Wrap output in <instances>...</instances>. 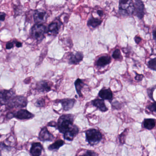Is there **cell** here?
Wrapping results in <instances>:
<instances>
[{"instance_id":"19","label":"cell","mask_w":156,"mask_h":156,"mask_svg":"<svg viewBox=\"0 0 156 156\" xmlns=\"http://www.w3.org/2000/svg\"><path fill=\"white\" fill-rule=\"evenodd\" d=\"M37 89L41 92H48L51 91V87L49 83L46 81H41L38 83Z\"/></svg>"},{"instance_id":"17","label":"cell","mask_w":156,"mask_h":156,"mask_svg":"<svg viewBox=\"0 0 156 156\" xmlns=\"http://www.w3.org/2000/svg\"><path fill=\"white\" fill-rule=\"evenodd\" d=\"M43 150V147L39 142L34 143L30 149L31 154L33 156H40Z\"/></svg>"},{"instance_id":"35","label":"cell","mask_w":156,"mask_h":156,"mask_svg":"<svg viewBox=\"0 0 156 156\" xmlns=\"http://www.w3.org/2000/svg\"><path fill=\"white\" fill-rule=\"evenodd\" d=\"M16 46L18 48H20V47H21L22 46V44L20 42H17L16 43Z\"/></svg>"},{"instance_id":"23","label":"cell","mask_w":156,"mask_h":156,"mask_svg":"<svg viewBox=\"0 0 156 156\" xmlns=\"http://www.w3.org/2000/svg\"><path fill=\"white\" fill-rule=\"evenodd\" d=\"M65 142L62 140H59L55 141L52 144H51L48 147L49 150L56 151L59 150L61 147H62L64 145Z\"/></svg>"},{"instance_id":"28","label":"cell","mask_w":156,"mask_h":156,"mask_svg":"<svg viewBox=\"0 0 156 156\" xmlns=\"http://www.w3.org/2000/svg\"><path fill=\"white\" fill-rule=\"evenodd\" d=\"M155 89V87H151V88H148L147 89V94L148 95L149 97L153 100L154 102H155V100H154L153 98V92H154V90Z\"/></svg>"},{"instance_id":"9","label":"cell","mask_w":156,"mask_h":156,"mask_svg":"<svg viewBox=\"0 0 156 156\" xmlns=\"http://www.w3.org/2000/svg\"><path fill=\"white\" fill-rule=\"evenodd\" d=\"M39 138L42 141H52L54 140L55 137L48 131L47 128L44 127L41 129L39 134Z\"/></svg>"},{"instance_id":"6","label":"cell","mask_w":156,"mask_h":156,"mask_svg":"<svg viewBox=\"0 0 156 156\" xmlns=\"http://www.w3.org/2000/svg\"><path fill=\"white\" fill-rule=\"evenodd\" d=\"M34 115L30 113L26 109H20L15 113H9L8 114L9 119L16 118L19 119H28L32 118Z\"/></svg>"},{"instance_id":"21","label":"cell","mask_w":156,"mask_h":156,"mask_svg":"<svg viewBox=\"0 0 156 156\" xmlns=\"http://www.w3.org/2000/svg\"><path fill=\"white\" fill-rule=\"evenodd\" d=\"M75 86L76 90V93L78 94V95L80 97H83L81 90L82 88L84 87L85 84L83 81L81 79L78 78L77 80L75 82Z\"/></svg>"},{"instance_id":"5","label":"cell","mask_w":156,"mask_h":156,"mask_svg":"<svg viewBox=\"0 0 156 156\" xmlns=\"http://www.w3.org/2000/svg\"><path fill=\"white\" fill-rule=\"evenodd\" d=\"M27 100L26 98L23 96H16L12 98L9 102L7 104L8 106L11 108H22L27 106Z\"/></svg>"},{"instance_id":"25","label":"cell","mask_w":156,"mask_h":156,"mask_svg":"<svg viewBox=\"0 0 156 156\" xmlns=\"http://www.w3.org/2000/svg\"><path fill=\"white\" fill-rule=\"evenodd\" d=\"M156 58H154L153 59H151L147 63V66L149 68L153 70L156 71Z\"/></svg>"},{"instance_id":"32","label":"cell","mask_w":156,"mask_h":156,"mask_svg":"<svg viewBox=\"0 0 156 156\" xmlns=\"http://www.w3.org/2000/svg\"><path fill=\"white\" fill-rule=\"evenodd\" d=\"M6 16V13L3 12H0V21H4Z\"/></svg>"},{"instance_id":"37","label":"cell","mask_w":156,"mask_h":156,"mask_svg":"<svg viewBox=\"0 0 156 156\" xmlns=\"http://www.w3.org/2000/svg\"><path fill=\"white\" fill-rule=\"evenodd\" d=\"M97 13L98 15H99L100 17H102L103 16V14H104V13H103V12L101 10H98L97 11Z\"/></svg>"},{"instance_id":"22","label":"cell","mask_w":156,"mask_h":156,"mask_svg":"<svg viewBox=\"0 0 156 156\" xmlns=\"http://www.w3.org/2000/svg\"><path fill=\"white\" fill-rule=\"evenodd\" d=\"M102 21L98 18H94L91 17L88 20L87 23V26L92 27V28H95L98 27L102 23Z\"/></svg>"},{"instance_id":"16","label":"cell","mask_w":156,"mask_h":156,"mask_svg":"<svg viewBox=\"0 0 156 156\" xmlns=\"http://www.w3.org/2000/svg\"><path fill=\"white\" fill-rule=\"evenodd\" d=\"M111 59L108 55H104L99 57L96 62V65L98 67H104L110 64Z\"/></svg>"},{"instance_id":"31","label":"cell","mask_w":156,"mask_h":156,"mask_svg":"<svg viewBox=\"0 0 156 156\" xmlns=\"http://www.w3.org/2000/svg\"><path fill=\"white\" fill-rule=\"evenodd\" d=\"M135 72L136 75V76H135V79L138 82H140L142 80L144 76H143V75L139 74L137 73L136 72Z\"/></svg>"},{"instance_id":"36","label":"cell","mask_w":156,"mask_h":156,"mask_svg":"<svg viewBox=\"0 0 156 156\" xmlns=\"http://www.w3.org/2000/svg\"><path fill=\"white\" fill-rule=\"evenodd\" d=\"M49 126H56V123L55 122H51L49 123Z\"/></svg>"},{"instance_id":"1","label":"cell","mask_w":156,"mask_h":156,"mask_svg":"<svg viewBox=\"0 0 156 156\" xmlns=\"http://www.w3.org/2000/svg\"><path fill=\"white\" fill-rule=\"evenodd\" d=\"M74 116L71 114H65L61 116L56 124L57 129L60 132L64 134L71 129L73 126Z\"/></svg>"},{"instance_id":"4","label":"cell","mask_w":156,"mask_h":156,"mask_svg":"<svg viewBox=\"0 0 156 156\" xmlns=\"http://www.w3.org/2000/svg\"><path fill=\"white\" fill-rule=\"evenodd\" d=\"M119 11L120 12L131 15L134 12L132 0H119Z\"/></svg>"},{"instance_id":"38","label":"cell","mask_w":156,"mask_h":156,"mask_svg":"<svg viewBox=\"0 0 156 156\" xmlns=\"http://www.w3.org/2000/svg\"><path fill=\"white\" fill-rule=\"evenodd\" d=\"M155 34H156V30H154L153 33H152V35H153V39L155 41H156V35H155Z\"/></svg>"},{"instance_id":"15","label":"cell","mask_w":156,"mask_h":156,"mask_svg":"<svg viewBox=\"0 0 156 156\" xmlns=\"http://www.w3.org/2000/svg\"><path fill=\"white\" fill-rule=\"evenodd\" d=\"M92 104L94 106L96 107L98 109L102 112H106L108 110V108L106 106L105 101L103 99H98V98L94 99L92 101Z\"/></svg>"},{"instance_id":"2","label":"cell","mask_w":156,"mask_h":156,"mask_svg":"<svg viewBox=\"0 0 156 156\" xmlns=\"http://www.w3.org/2000/svg\"><path fill=\"white\" fill-rule=\"evenodd\" d=\"M85 135L86 141L91 146L97 145L103 138L102 133L95 129H90L87 130Z\"/></svg>"},{"instance_id":"30","label":"cell","mask_w":156,"mask_h":156,"mask_svg":"<svg viewBox=\"0 0 156 156\" xmlns=\"http://www.w3.org/2000/svg\"><path fill=\"white\" fill-rule=\"evenodd\" d=\"M83 155H87V156H97L98 154L96 153L94 151L91 150H87L86 152L84 154H83Z\"/></svg>"},{"instance_id":"26","label":"cell","mask_w":156,"mask_h":156,"mask_svg":"<svg viewBox=\"0 0 156 156\" xmlns=\"http://www.w3.org/2000/svg\"><path fill=\"white\" fill-rule=\"evenodd\" d=\"M112 57L116 60L121 59L122 56H121L120 50L119 49H116L112 54Z\"/></svg>"},{"instance_id":"13","label":"cell","mask_w":156,"mask_h":156,"mask_svg":"<svg viewBox=\"0 0 156 156\" xmlns=\"http://www.w3.org/2000/svg\"><path fill=\"white\" fill-rule=\"evenodd\" d=\"M47 13L44 11H37L34 14V19L36 23L44 22L47 19Z\"/></svg>"},{"instance_id":"11","label":"cell","mask_w":156,"mask_h":156,"mask_svg":"<svg viewBox=\"0 0 156 156\" xmlns=\"http://www.w3.org/2000/svg\"><path fill=\"white\" fill-rule=\"evenodd\" d=\"M76 100L72 98H65L57 101L58 103H61L63 109L65 111H68L72 109L76 103Z\"/></svg>"},{"instance_id":"39","label":"cell","mask_w":156,"mask_h":156,"mask_svg":"<svg viewBox=\"0 0 156 156\" xmlns=\"http://www.w3.org/2000/svg\"><path fill=\"white\" fill-rule=\"evenodd\" d=\"M2 136V135L0 134V137Z\"/></svg>"},{"instance_id":"34","label":"cell","mask_w":156,"mask_h":156,"mask_svg":"<svg viewBox=\"0 0 156 156\" xmlns=\"http://www.w3.org/2000/svg\"><path fill=\"white\" fill-rule=\"evenodd\" d=\"M134 40H135V42H136L137 44H139L141 42L142 39H141V38H140V37H139V36H136V37H135V38H134Z\"/></svg>"},{"instance_id":"10","label":"cell","mask_w":156,"mask_h":156,"mask_svg":"<svg viewBox=\"0 0 156 156\" xmlns=\"http://www.w3.org/2000/svg\"><path fill=\"white\" fill-rule=\"evenodd\" d=\"M78 133L79 128L76 125H74L71 129L64 134V138L69 141H73Z\"/></svg>"},{"instance_id":"20","label":"cell","mask_w":156,"mask_h":156,"mask_svg":"<svg viewBox=\"0 0 156 156\" xmlns=\"http://www.w3.org/2000/svg\"><path fill=\"white\" fill-rule=\"evenodd\" d=\"M143 126L146 129L151 130L156 126V120L154 119H146L143 121Z\"/></svg>"},{"instance_id":"3","label":"cell","mask_w":156,"mask_h":156,"mask_svg":"<svg viewBox=\"0 0 156 156\" xmlns=\"http://www.w3.org/2000/svg\"><path fill=\"white\" fill-rule=\"evenodd\" d=\"M45 32L46 27L42 23H36L32 28V35L38 41H41L44 38Z\"/></svg>"},{"instance_id":"7","label":"cell","mask_w":156,"mask_h":156,"mask_svg":"<svg viewBox=\"0 0 156 156\" xmlns=\"http://www.w3.org/2000/svg\"><path fill=\"white\" fill-rule=\"evenodd\" d=\"M134 6V12H136L137 17L142 20L145 14V6L142 0H135Z\"/></svg>"},{"instance_id":"14","label":"cell","mask_w":156,"mask_h":156,"mask_svg":"<svg viewBox=\"0 0 156 156\" xmlns=\"http://www.w3.org/2000/svg\"><path fill=\"white\" fill-rule=\"evenodd\" d=\"M98 96L103 100H108L109 102H111L113 100V93L109 88L100 90L98 93Z\"/></svg>"},{"instance_id":"27","label":"cell","mask_w":156,"mask_h":156,"mask_svg":"<svg viewBox=\"0 0 156 156\" xmlns=\"http://www.w3.org/2000/svg\"><path fill=\"white\" fill-rule=\"evenodd\" d=\"M35 105L38 107H43L45 105V102L43 98H40L36 101L35 103Z\"/></svg>"},{"instance_id":"8","label":"cell","mask_w":156,"mask_h":156,"mask_svg":"<svg viewBox=\"0 0 156 156\" xmlns=\"http://www.w3.org/2000/svg\"><path fill=\"white\" fill-rule=\"evenodd\" d=\"M14 93L12 90H2L0 91V104L7 105L13 98Z\"/></svg>"},{"instance_id":"40","label":"cell","mask_w":156,"mask_h":156,"mask_svg":"<svg viewBox=\"0 0 156 156\" xmlns=\"http://www.w3.org/2000/svg\"><path fill=\"white\" fill-rule=\"evenodd\" d=\"M1 155V153H0V155Z\"/></svg>"},{"instance_id":"12","label":"cell","mask_w":156,"mask_h":156,"mask_svg":"<svg viewBox=\"0 0 156 156\" xmlns=\"http://www.w3.org/2000/svg\"><path fill=\"white\" fill-rule=\"evenodd\" d=\"M83 55L80 52H76L75 54L72 53L69 58V64L73 65L78 64L83 61Z\"/></svg>"},{"instance_id":"18","label":"cell","mask_w":156,"mask_h":156,"mask_svg":"<svg viewBox=\"0 0 156 156\" xmlns=\"http://www.w3.org/2000/svg\"><path fill=\"white\" fill-rule=\"evenodd\" d=\"M59 28L58 23H52L48 26L47 33L50 35H56L59 33Z\"/></svg>"},{"instance_id":"24","label":"cell","mask_w":156,"mask_h":156,"mask_svg":"<svg viewBox=\"0 0 156 156\" xmlns=\"http://www.w3.org/2000/svg\"><path fill=\"white\" fill-rule=\"evenodd\" d=\"M128 130L127 129H125L124 132H122L121 134L119 136V141L120 144H125V141H126V136L127 134Z\"/></svg>"},{"instance_id":"29","label":"cell","mask_w":156,"mask_h":156,"mask_svg":"<svg viewBox=\"0 0 156 156\" xmlns=\"http://www.w3.org/2000/svg\"><path fill=\"white\" fill-rule=\"evenodd\" d=\"M147 108L150 111H151V112L156 113V103H155V101L154 102V103H152V104L149 105L147 107Z\"/></svg>"},{"instance_id":"33","label":"cell","mask_w":156,"mask_h":156,"mask_svg":"<svg viewBox=\"0 0 156 156\" xmlns=\"http://www.w3.org/2000/svg\"><path fill=\"white\" fill-rule=\"evenodd\" d=\"M14 47V44L12 42H9L7 43L6 44V49H8V50H10V49H12Z\"/></svg>"}]
</instances>
